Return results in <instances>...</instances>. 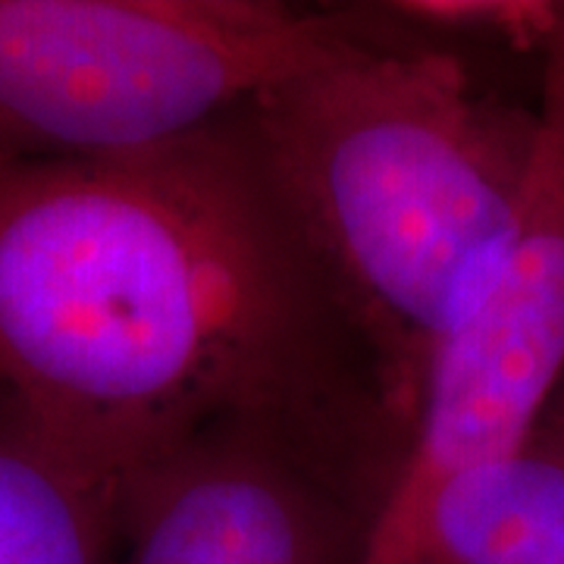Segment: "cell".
<instances>
[{
    "label": "cell",
    "mask_w": 564,
    "mask_h": 564,
    "mask_svg": "<svg viewBox=\"0 0 564 564\" xmlns=\"http://www.w3.org/2000/svg\"><path fill=\"white\" fill-rule=\"evenodd\" d=\"M0 411L113 489L220 430L389 489L408 443L245 110L129 154H0Z\"/></svg>",
    "instance_id": "cell-1"
},
{
    "label": "cell",
    "mask_w": 564,
    "mask_h": 564,
    "mask_svg": "<svg viewBox=\"0 0 564 564\" xmlns=\"http://www.w3.org/2000/svg\"><path fill=\"white\" fill-rule=\"evenodd\" d=\"M245 120L408 436L430 361L518 239L540 104L486 88L440 41L380 25L270 88Z\"/></svg>",
    "instance_id": "cell-2"
},
{
    "label": "cell",
    "mask_w": 564,
    "mask_h": 564,
    "mask_svg": "<svg viewBox=\"0 0 564 564\" xmlns=\"http://www.w3.org/2000/svg\"><path fill=\"white\" fill-rule=\"evenodd\" d=\"M377 35L361 7L0 0V154L110 158L185 139Z\"/></svg>",
    "instance_id": "cell-3"
},
{
    "label": "cell",
    "mask_w": 564,
    "mask_h": 564,
    "mask_svg": "<svg viewBox=\"0 0 564 564\" xmlns=\"http://www.w3.org/2000/svg\"><path fill=\"white\" fill-rule=\"evenodd\" d=\"M540 148L499 276L436 351L358 564H411L430 508L514 452L564 383V35L543 57Z\"/></svg>",
    "instance_id": "cell-4"
},
{
    "label": "cell",
    "mask_w": 564,
    "mask_h": 564,
    "mask_svg": "<svg viewBox=\"0 0 564 564\" xmlns=\"http://www.w3.org/2000/svg\"><path fill=\"white\" fill-rule=\"evenodd\" d=\"M383 496L321 448L220 430L117 489V564H358Z\"/></svg>",
    "instance_id": "cell-5"
},
{
    "label": "cell",
    "mask_w": 564,
    "mask_h": 564,
    "mask_svg": "<svg viewBox=\"0 0 564 564\" xmlns=\"http://www.w3.org/2000/svg\"><path fill=\"white\" fill-rule=\"evenodd\" d=\"M411 564H564V411L549 404L514 452L448 486Z\"/></svg>",
    "instance_id": "cell-6"
},
{
    "label": "cell",
    "mask_w": 564,
    "mask_h": 564,
    "mask_svg": "<svg viewBox=\"0 0 564 564\" xmlns=\"http://www.w3.org/2000/svg\"><path fill=\"white\" fill-rule=\"evenodd\" d=\"M0 564H117V489L3 411Z\"/></svg>",
    "instance_id": "cell-7"
},
{
    "label": "cell",
    "mask_w": 564,
    "mask_h": 564,
    "mask_svg": "<svg viewBox=\"0 0 564 564\" xmlns=\"http://www.w3.org/2000/svg\"><path fill=\"white\" fill-rule=\"evenodd\" d=\"M364 10L404 39L492 41L543 57L564 35V3L552 0H395Z\"/></svg>",
    "instance_id": "cell-8"
},
{
    "label": "cell",
    "mask_w": 564,
    "mask_h": 564,
    "mask_svg": "<svg viewBox=\"0 0 564 564\" xmlns=\"http://www.w3.org/2000/svg\"><path fill=\"white\" fill-rule=\"evenodd\" d=\"M552 404H555L558 411H564V383H562V389L555 392V399H552Z\"/></svg>",
    "instance_id": "cell-9"
}]
</instances>
